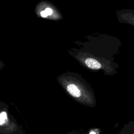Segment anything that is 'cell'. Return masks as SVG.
<instances>
[{
  "instance_id": "obj_1",
  "label": "cell",
  "mask_w": 134,
  "mask_h": 134,
  "mask_svg": "<svg viewBox=\"0 0 134 134\" xmlns=\"http://www.w3.org/2000/svg\"><path fill=\"white\" fill-rule=\"evenodd\" d=\"M57 81L64 90L79 103L90 107L96 106V99L93 89L80 75L68 72L59 75Z\"/></svg>"
},
{
  "instance_id": "obj_2",
  "label": "cell",
  "mask_w": 134,
  "mask_h": 134,
  "mask_svg": "<svg viewBox=\"0 0 134 134\" xmlns=\"http://www.w3.org/2000/svg\"><path fill=\"white\" fill-rule=\"evenodd\" d=\"M0 107V134H22V129L10 115L8 106L1 102Z\"/></svg>"
},
{
  "instance_id": "obj_3",
  "label": "cell",
  "mask_w": 134,
  "mask_h": 134,
  "mask_svg": "<svg viewBox=\"0 0 134 134\" xmlns=\"http://www.w3.org/2000/svg\"><path fill=\"white\" fill-rule=\"evenodd\" d=\"M80 62L86 68L93 71L103 70L106 75H113L117 73V64L108 60L103 61L93 57L81 58Z\"/></svg>"
},
{
  "instance_id": "obj_4",
  "label": "cell",
  "mask_w": 134,
  "mask_h": 134,
  "mask_svg": "<svg viewBox=\"0 0 134 134\" xmlns=\"http://www.w3.org/2000/svg\"><path fill=\"white\" fill-rule=\"evenodd\" d=\"M120 21L134 27V9H125L119 14Z\"/></svg>"
},
{
  "instance_id": "obj_5",
  "label": "cell",
  "mask_w": 134,
  "mask_h": 134,
  "mask_svg": "<svg viewBox=\"0 0 134 134\" xmlns=\"http://www.w3.org/2000/svg\"><path fill=\"white\" fill-rule=\"evenodd\" d=\"M120 134H134V121H130L126 125Z\"/></svg>"
},
{
  "instance_id": "obj_6",
  "label": "cell",
  "mask_w": 134,
  "mask_h": 134,
  "mask_svg": "<svg viewBox=\"0 0 134 134\" xmlns=\"http://www.w3.org/2000/svg\"><path fill=\"white\" fill-rule=\"evenodd\" d=\"M40 15L42 17H46L48 16V15L47 14L46 11L44 10H42V12H41L40 13Z\"/></svg>"
},
{
  "instance_id": "obj_7",
  "label": "cell",
  "mask_w": 134,
  "mask_h": 134,
  "mask_svg": "<svg viewBox=\"0 0 134 134\" xmlns=\"http://www.w3.org/2000/svg\"><path fill=\"white\" fill-rule=\"evenodd\" d=\"M45 10L46 11V12L48 15H50L52 13V10L50 8H46L45 9Z\"/></svg>"
},
{
  "instance_id": "obj_8",
  "label": "cell",
  "mask_w": 134,
  "mask_h": 134,
  "mask_svg": "<svg viewBox=\"0 0 134 134\" xmlns=\"http://www.w3.org/2000/svg\"><path fill=\"white\" fill-rule=\"evenodd\" d=\"M66 134H80V132H78V131H73V132H69L68 133H66Z\"/></svg>"
},
{
  "instance_id": "obj_9",
  "label": "cell",
  "mask_w": 134,
  "mask_h": 134,
  "mask_svg": "<svg viewBox=\"0 0 134 134\" xmlns=\"http://www.w3.org/2000/svg\"><path fill=\"white\" fill-rule=\"evenodd\" d=\"M90 134H96V133H95V132H91Z\"/></svg>"
}]
</instances>
